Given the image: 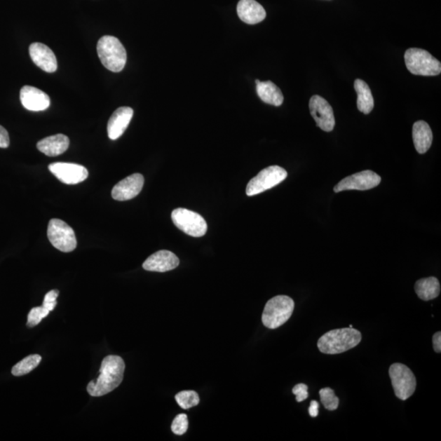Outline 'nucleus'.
<instances>
[{
	"mask_svg": "<svg viewBox=\"0 0 441 441\" xmlns=\"http://www.w3.org/2000/svg\"><path fill=\"white\" fill-rule=\"evenodd\" d=\"M125 361L118 355H108L102 360L98 378L88 384L87 391L94 398L105 395L121 385L125 373Z\"/></svg>",
	"mask_w": 441,
	"mask_h": 441,
	"instance_id": "obj_1",
	"label": "nucleus"
},
{
	"mask_svg": "<svg viewBox=\"0 0 441 441\" xmlns=\"http://www.w3.org/2000/svg\"><path fill=\"white\" fill-rule=\"evenodd\" d=\"M362 335L354 328H344L327 332L318 340L317 346L321 353L336 355L344 353L358 346Z\"/></svg>",
	"mask_w": 441,
	"mask_h": 441,
	"instance_id": "obj_2",
	"label": "nucleus"
},
{
	"mask_svg": "<svg viewBox=\"0 0 441 441\" xmlns=\"http://www.w3.org/2000/svg\"><path fill=\"white\" fill-rule=\"evenodd\" d=\"M99 59L102 65L112 72H121L127 62L125 47L118 39L105 36L99 39L97 46Z\"/></svg>",
	"mask_w": 441,
	"mask_h": 441,
	"instance_id": "obj_3",
	"label": "nucleus"
},
{
	"mask_svg": "<svg viewBox=\"0 0 441 441\" xmlns=\"http://www.w3.org/2000/svg\"><path fill=\"white\" fill-rule=\"evenodd\" d=\"M294 301L289 296L279 295L266 302L262 323L266 328L275 330L290 319L294 310Z\"/></svg>",
	"mask_w": 441,
	"mask_h": 441,
	"instance_id": "obj_4",
	"label": "nucleus"
},
{
	"mask_svg": "<svg viewBox=\"0 0 441 441\" xmlns=\"http://www.w3.org/2000/svg\"><path fill=\"white\" fill-rule=\"evenodd\" d=\"M405 62L409 72L415 76H435L441 73L440 62L422 48H409L405 53Z\"/></svg>",
	"mask_w": 441,
	"mask_h": 441,
	"instance_id": "obj_5",
	"label": "nucleus"
},
{
	"mask_svg": "<svg viewBox=\"0 0 441 441\" xmlns=\"http://www.w3.org/2000/svg\"><path fill=\"white\" fill-rule=\"evenodd\" d=\"M389 375L396 398L406 400L414 395L417 380L408 366L400 363L391 365Z\"/></svg>",
	"mask_w": 441,
	"mask_h": 441,
	"instance_id": "obj_6",
	"label": "nucleus"
},
{
	"mask_svg": "<svg viewBox=\"0 0 441 441\" xmlns=\"http://www.w3.org/2000/svg\"><path fill=\"white\" fill-rule=\"evenodd\" d=\"M288 172L285 168L274 165L264 168L259 175L252 178L246 187L247 196L261 194L286 179Z\"/></svg>",
	"mask_w": 441,
	"mask_h": 441,
	"instance_id": "obj_7",
	"label": "nucleus"
},
{
	"mask_svg": "<svg viewBox=\"0 0 441 441\" xmlns=\"http://www.w3.org/2000/svg\"><path fill=\"white\" fill-rule=\"evenodd\" d=\"M48 238L54 247L63 252H70L76 249V233L62 220L53 219L49 221Z\"/></svg>",
	"mask_w": 441,
	"mask_h": 441,
	"instance_id": "obj_8",
	"label": "nucleus"
},
{
	"mask_svg": "<svg viewBox=\"0 0 441 441\" xmlns=\"http://www.w3.org/2000/svg\"><path fill=\"white\" fill-rule=\"evenodd\" d=\"M172 220L178 229L188 236L201 237L206 234V221L197 212L179 208L172 211Z\"/></svg>",
	"mask_w": 441,
	"mask_h": 441,
	"instance_id": "obj_9",
	"label": "nucleus"
},
{
	"mask_svg": "<svg viewBox=\"0 0 441 441\" xmlns=\"http://www.w3.org/2000/svg\"><path fill=\"white\" fill-rule=\"evenodd\" d=\"M381 177L371 170H365L346 177L334 186V192L358 190L367 191L378 186L381 182Z\"/></svg>",
	"mask_w": 441,
	"mask_h": 441,
	"instance_id": "obj_10",
	"label": "nucleus"
},
{
	"mask_svg": "<svg viewBox=\"0 0 441 441\" xmlns=\"http://www.w3.org/2000/svg\"><path fill=\"white\" fill-rule=\"evenodd\" d=\"M311 115L313 117L316 125L325 132L334 130L335 118L333 108L324 97L319 95L312 96L309 102Z\"/></svg>",
	"mask_w": 441,
	"mask_h": 441,
	"instance_id": "obj_11",
	"label": "nucleus"
},
{
	"mask_svg": "<svg viewBox=\"0 0 441 441\" xmlns=\"http://www.w3.org/2000/svg\"><path fill=\"white\" fill-rule=\"evenodd\" d=\"M48 170L59 181L68 185L78 184L88 177L87 168L76 163H53L49 165Z\"/></svg>",
	"mask_w": 441,
	"mask_h": 441,
	"instance_id": "obj_12",
	"label": "nucleus"
},
{
	"mask_svg": "<svg viewBox=\"0 0 441 441\" xmlns=\"http://www.w3.org/2000/svg\"><path fill=\"white\" fill-rule=\"evenodd\" d=\"M144 177L140 173H135L127 177L113 187L111 196L118 201H130L135 198L142 190Z\"/></svg>",
	"mask_w": 441,
	"mask_h": 441,
	"instance_id": "obj_13",
	"label": "nucleus"
},
{
	"mask_svg": "<svg viewBox=\"0 0 441 441\" xmlns=\"http://www.w3.org/2000/svg\"><path fill=\"white\" fill-rule=\"evenodd\" d=\"M29 56L36 65L48 73L57 71V61L55 54L46 44L33 43L29 48Z\"/></svg>",
	"mask_w": 441,
	"mask_h": 441,
	"instance_id": "obj_14",
	"label": "nucleus"
},
{
	"mask_svg": "<svg viewBox=\"0 0 441 441\" xmlns=\"http://www.w3.org/2000/svg\"><path fill=\"white\" fill-rule=\"evenodd\" d=\"M22 106L32 111H42L50 106V97L37 88L24 86L20 92Z\"/></svg>",
	"mask_w": 441,
	"mask_h": 441,
	"instance_id": "obj_15",
	"label": "nucleus"
},
{
	"mask_svg": "<svg viewBox=\"0 0 441 441\" xmlns=\"http://www.w3.org/2000/svg\"><path fill=\"white\" fill-rule=\"evenodd\" d=\"M179 262V259L173 252L161 250L149 257L142 266L149 271L166 272L177 269Z\"/></svg>",
	"mask_w": 441,
	"mask_h": 441,
	"instance_id": "obj_16",
	"label": "nucleus"
},
{
	"mask_svg": "<svg viewBox=\"0 0 441 441\" xmlns=\"http://www.w3.org/2000/svg\"><path fill=\"white\" fill-rule=\"evenodd\" d=\"M133 116L131 107H122L112 114L107 123L108 137L111 140H116L125 132Z\"/></svg>",
	"mask_w": 441,
	"mask_h": 441,
	"instance_id": "obj_17",
	"label": "nucleus"
},
{
	"mask_svg": "<svg viewBox=\"0 0 441 441\" xmlns=\"http://www.w3.org/2000/svg\"><path fill=\"white\" fill-rule=\"evenodd\" d=\"M237 14L242 22L249 25L260 23L266 17L264 8L255 0H240Z\"/></svg>",
	"mask_w": 441,
	"mask_h": 441,
	"instance_id": "obj_18",
	"label": "nucleus"
},
{
	"mask_svg": "<svg viewBox=\"0 0 441 441\" xmlns=\"http://www.w3.org/2000/svg\"><path fill=\"white\" fill-rule=\"evenodd\" d=\"M70 146V140L64 135H56L43 138L37 143L38 150L48 156H57L65 152Z\"/></svg>",
	"mask_w": 441,
	"mask_h": 441,
	"instance_id": "obj_19",
	"label": "nucleus"
},
{
	"mask_svg": "<svg viewBox=\"0 0 441 441\" xmlns=\"http://www.w3.org/2000/svg\"><path fill=\"white\" fill-rule=\"evenodd\" d=\"M255 83L257 95L262 102L275 107H280L283 104V93L273 82H262L256 79Z\"/></svg>",
	"mask_w": 441,
	"mask_h": 441,
	"instance_id": "obj_20",
	"label": "nucleus"
},
{
	"mask_svg": "<svg viewBox=\"0 0 441 441\" xmlns=\"http://www.w3.org/2000/svg\"><path fill=\"white\" fill-rule=\"evenodd\" d=\"M414 144L419 154L427 152L433 144V131L427 122L419 121L413 126Z\"/></svg>",
	"mask_w": 441,
	"mask_h": 441,
	"instance_id": "obj_21",
	"label": "nucleus"
},
{
	"mask_svg": "<svg viewBox=\"0 0 441 441\" xmlns=\"http://www.w3.org/2000/svg\"><path fill=\"white\" fill-rule=\"evenodd\" d=\"M354 88L358 93V108L360 112L368 115L374 107V100L371 89L362 79H355Z\"/></svg>",
	"mask_w": 441,
	"mask_h": 441,
	"instance_id": "obj_22",
	"label": "nucleus"
},
{
	"mask_svg": "<svg viewBox=\"0 0 441 441\" xmlns=\"http://www.w3.org/2000/svg\"><path fill=\"white\" fill-rule=\"evenodd\" d=\"M414 290L420 299L430 301L437 299L440 295V285L438 279L432 276L416 282Z\"/></svg>",
	"mask_w": 441,
	"mask_h": 441,
	"instance_id": "obj_23",
	"label": "nucleus"
},
{
	"mask_svg": "<svg viewBox=\"0 0 441 441\" xmlns=\"http://www.w3.org/2000/svg\"><path fill=\"white\" fill-rule=\"evenodd\" d=\"M42 358L39 355H31L24 358L13 366L12 374L14 376H23L31 373L41 362Z\"/></svg>",
	"mask_w": 441,
	"mask_h": 441,
	"instance_id": "obj_24",
	"label": "nucleus"
},
{
	"mask_svg": "<svg viewBox=\"0 0 441 441\" xmlns=\"http://www.w3.org/2000/svg\"><path fill=\"white\" fill-rule=\"evenodd\" d=\"M176 401L183 409H188L199 405V395L194 391H180L175 396Z\"/></svg>",
	"mask_w": 441,
	"mask_h": 441,
	"instance_id": "obj_25",
	"label": "nucleus"
},
{
	"mask_svg": "<svg viewBox=\"0 0 441 441\" xmlns=\"http://www.w3.org/2000/svg\"><path fill=\"white\" fill-rule=\"evenodd\" d=\"M321 403L324 407L330 411H334L339 408V399L337 398L334 391L330 388H325L319 391Z\"/></svg>",
	"mask_w": 441,
	"mask_h": 441,
	"instance_id": "obj_26",
	"label": "nucleus"
},
{
	"mask_svg": "<svg viewBox=\"0 0 441 441\" xmlns=\"http://www.w3.org/2000/svg\"><path fill=\"white\" fill-rule=\"evenodd\" d=\"M49 313L50 312L44 308L43 306L34 307L28 314L27 327L33 328V327L38 325Z\"/></svg>",
	"mask_w": 441,
	"mask_h": 441,
	"instance_id": "obj_27",
	"label": "nucleus"
},
{
	"mask_svg": "<svg viewBox=\"0 0 441 441\" xmlns=\"http://www.w3.org/2000/svg\"><path fill=\"white\" fill-rule=\"evenodd\" d=\"M171 429L172 432L177 435L185 434L188 429L187 416L184 414H178L172 421Z\"/></svg>",
	"mask_w": 441,
	"mask_h": 441,
	"instance_id": "obj_28",
	"label": "nucleus"
},
{
	"mask_svg": "<svg viewBox=\"0 0 441 441\" xmlns=\"http://www.w3.org/2000/svg\"><path fill=\"white\" fill-rule=\"evenodd\" d=\"M59 295V291L53 290L49 291L48 293L44 297L43 306L47 309L49 312L53 311L57 306V299Z\"/></svg>",
	"mask_w": 441,
	"mask_h": 441,
	"instance_id": "obj_29",
	"label": "nucleus"
},
{
	"mask_svg": "<svg viewBox=\"0 0 441 441\" xmlns=\"http://www.w3.org/2000/svg\"><path fill=\"white\" fill-rule=\"evenodd\" d=\"M293 393L296 395L297 402H302L308 398V386L304 384H297L293 388Z\"/></svg>",
	"mask_w": 441,
	"mask_h": 441,
	"instance_id": "obj_30",
	"label": "nucleus"
},
{
	"mask_svg": "<svg viewBox=\"0 0 441 441\" xmlns=\"http://www.w3.org/2000/svg\"><path fill=\"white\" fill-rule=\"evenodd\" d=\"M9 145L8 133L3 126L0 125V148H8Z\"/></svg>",
	"mask_w": 441,
	"mask_h": 441,
	"instance_id": "obj_31",
	"label": "nucleus"
},
{
	"mask_svg": "<svg viewBox=\"0 0 441 441\" xmlns=\"http://www.w3.org/2000/svg\"><path fill=\"white\" fill-rule=\"evenodd\" d=\"M433 348L435 353H440L441 351V333L437 332L433 337Z\"/></svg>",
	"mask_w": 441,
	"mask_h": 441,
	"instance_id": "obj_32",
	"label": "nucleus"
},
{
	"mask_svg": "<svg viewBox=\"0 0 441 441\" xmlns=\"http://www.w3.org/2000/svg\"><path fill=\"white\" fill-rule=\"evenodd\" d=\"M319 403L316 400H311L309 407V414L312 418H316L319 415Z\"/></svg>",
	"mask_w": 441,
	"mask_h": 441,
	"instance_id": "obj_33",
	"label": "nucleus"
}]
</instances>
